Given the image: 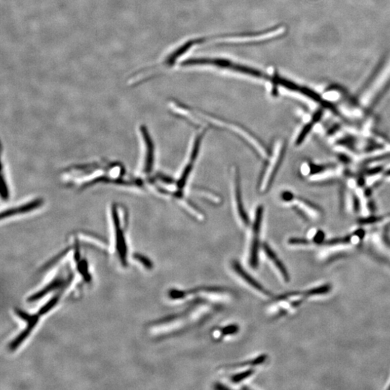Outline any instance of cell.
Instances as JSON below:
<instances>
[{"label": "cell", "mask_w": 390, "mask_h": 390, "mask_svg": "<svg viewBox=\"0 0 390 390\" xmlns=\"http://www.w3.org/2000/svg\"><path fill=\"white\" fill-rule=\"evenodd\" d=\"M290 202H293V204L296 205L298 209L303 211V213L307 214L310 218H319L320 216V210L317 209L315 207L312 206L311 204L307 202L303 201V200H297L295 201V199L291 200Z\"/></svg>", "instance_id": "cell-10"}, {"label": "cell", "mask_w": 390, "mask_h": 390, "mask_svg": "<svg viewBox=\"0 0 390 390\" xmlns=\"http://www.w3.org/2000/svg\"><path fill=\"white\" fill-rule=\"evenodd\" d=\"M253 372V370H248L244 371L243 373H241V374H236V375H234L231 378V381L234 383L240 382V381L244 380V379L252 375Z\"/></svg>", "instance_id": "cell-13"}, {"label": "cell", "mask_w": 390, "mask_h": 390, "mask_svg": "<svg viewBox=\"0 0 390 390\" xmlns=\"http://www.w3.org/2000/svg\"><path fill=\"white\" fill-rule=\"evenodd\" d=\"M284 149L285 146L283 144L280 145L278 150H276L275 159H272V161L269 163V166L266 169L263 179H262V190H266V189H268L269 186L270 185L271 181H272L273 178L275 177V174H276V171H277L276 170L278 169V166H280L281 161H282L283 155L284 153Z\"/></svg>", "instance_id": "cell-4"}, {"label": "cell", "mask_w": 390, "mask_h": 390, "mask_svg": "<svg viewBox=\"0 0 390 390\" xmlns=\"http://www.w3.org/2000/svg\"><path fill=\"white\" fill-rule=\"evenodd\" d=\"M40 205H42V200H40L30 202L29 203H26L23 206H20L13 210H8L7 213H5V217L9 218L10 215L21 214V213H28L30 210L36 209L38 207L40 206Z\"/></svg>", "instance_id": "cell-11"}, {"label": "cell", "mask_w": 390, "mask_h": 390, "mask_svg": "<svg viewBox=\"0 0 390 390\" xmlns=\"http://www.w3.org/2000/svg\"><path fill=\"white\" fill-rule=\"evenodd\" d=\"M120 211L119 207L116 206V205H113L112 209H111V217H112L113 228H114L115 230L116 252L122 265L126 267L127 266L128 249H127L126 237H125L123 224L121 223Z\"/></svg>", "instance_id": "cell-2"}, {"label": "cell", "mask_w": 390, "mask_h": 390, "mask_svg": "<svg viewBox=\"0 0 390 390\" xmlns=\"http://www.w3.org/2000/svg\"><path fill=\"white\" fill-rule=\"evenodd\" d=\"M390 80V60L381 69L375 79L370 86L366 88L360 97V103L362 106H368L374 101V98L381 92Z\"/></svg>", "instance_id": "cell-1"}, {"label": "cell", "mask_w": 390, "mask_h": 390, "mask_svg": "<svg viewBox=\"0 0 390 390\" xmlns=\"http://www.w3.org/2000/svg\"><path fill=\"white\" fill-rule=\"evenodd\" d=\"M234 195H235L236 206L238 211V214L240 219L242 220L245 225H248L249 220L246 213L245 210L244 208L243 203H242V197L241 194L240 183H239V175L237 174V171H235L233 179Z\"/></svg>", "instance_id": "cell-7"}, {"label": "cell", "mask_w": 390, "mask_h": 390, "mask_svg": "<svg viewBox=\"0 0 390 390\" xmlns=\"http://www.w3.org/2000/svg\"><path fill=\"white\" fill-rule=\"evenodd\" d=\"M135 259H137L138 262H140V263H141L144 267H146L147 269H151L152 267H153V264H152L151 260L147 258V257H145V256L142 255V254H135Z\"/></svg>", "instance_id": "cell-12"}, {"label": "cell", "mask_w": 390, "mask_h": 390, "mask_svg": "<svg viewBox=\"0 0 390 390\" xmlns=\"http://www.w3.org/2000/svg\"><path fill=\"white\" fill-rule=\"evenodd\" d=\"M389 389H390V386H389Z\"/></svg>", "instance_id": "cell-16"}, {"label": "cell", "mask_w": 390, "mask_h": 390, "mask_svg": "<svg viewBox=\"0 0 390 390\" xmlns=\"http://www.w3.org/2000/svg\"><path fill=\"white\" fill-rule=\"evenodd\" d=\"M233 268L234 270H235V272L238 273L239 276H240L242 279L244 280L245 282H247L249 285H250L252 287L255 288L257 291L263 293L264 295L270 296V293H269L267 290H266L260 283L256 281V280L254 279L250 275L246 272L244 268H242L241 264H239L238 262H237V261H234L233 262Z\"/></svg>", "instance_id": "cell-8"}, {"label": "cell", "mask_w": 390, "mask_h": 390, "mask_svg": "<svg viewBox=\"0 0 390 390\" xmlns=\"http://www.w3.org/2000/svg\"><path fill=\"white\" fill-rule=\"evenodd\" d=\"M141 135L143 143L145 145V152L144 156L143 172L149 174L151 172L154 164V146L151 137L149 135L148 132L145 127L141 129Z\"/></svg>", "instance_id": "cell-5"}, {"label": "cell", "mask_w": 390, "mask_h": 390, "mask_svg": "<svg viewBox=\"0 0 390 390\" xmlns=\"http://www.w3.org/2000/svg\"><path fill=\"white\" fill-rule=\"evenodd\" d=\"M263 249L266 254H267V257L274 262L275 265L277 267L278 270H279V272L282 275L283 278H284L285 281H286V282H288V281H290V276L288 275L287 269H286V267H285L284 264L282 263V262L278 259V257L276 256L274 251L269 247V246L267 244H263Z\"/></svg>", "instance_id": "cell-9"}, {"label": "cell", "mask_w": 390, "mask_h": 390, "mask_svg": "<svg viewBox=\"0 0 390 390\" xmlns=\"http://www.w3.org/2000/svg\"><path fill=\"white\" fill-rule=\"evenodd\" d=\"M15 312H16V315H18L20 318H21L22 320H25L28 325H27L26 328H25V330L18 335V336H17L14 340L10 342V348L11 350H14L15 349H16L17 347L19 346L20 344L24 341L25 339H26V337L30 335V332L33 330V329L34 328L35 325H36L37 322H38L39 316V315L37 316V315H28V313H26V312L24 311H22L20 308H16V309H15Z\"/></svg>", "instance_id": "cell-3"}, {"label": "cell", "mask_w": 390, "mask_h": 390, "mask_svg": "<svg viewBox=\"0 0 390 390\" xmlns=\"http://www.w3.org/2000/svg\"><path fill=\"white\" fill-rule=\"evenodd\" d=\"M329 290H330V287H328V286H324V287L315 288V289L311 290V291H308V292L307 293V294L308 295L320 294V293H327V291H329Z\"/></svg>", "instance_id": "cell-15"}, {"label": "cell", "mask_w": 390, "mask_h": 390, "mask_svg": "<svg viewBox=\"0 0 390 390\" xmlns=\"http://www.w3.org/2000/svg\"><path fill=\"white\" fill-rule=\"evenodd\" d=\"M72 279V274H69L67 277H64L63 275L62 276H57L55 279H54L47 287L43 288L42 291H38V293L30 296L29 300L30 301H35L37 300L40 299L42 297H44L47 293L51 292V291H55L57 289H64L67 288V286L70 283Z\"/></svg>", "instance_id": "cell-6"}, {"label": "cell", "mask_w": 390, "mask_h": 390, "mask_svg": "<svg viewBox=\"0 0 390 390\" xmlns=\"http://www.w3.org/2000/svg\"><path fill=\"white\" fill-rule=\"evenodd\" d=\"M238 330L239 327L237 325H230V326L223 328L221 332L223 335H232V334L236 333V332L238 331Z\"/></svg>", "instance_id": "cell-14"}]
</instances>
